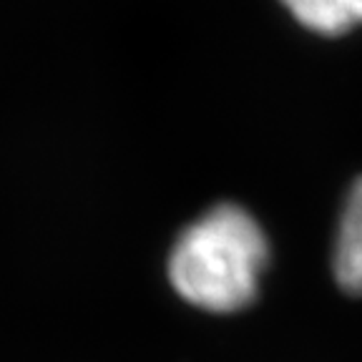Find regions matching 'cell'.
Masks as SVG:
<instances>
[{"label":"cell","instance_id":"cell-1","mask_svg":"<svg viewBox=\"0 0 362 362\" xmlns=\"http://www.w3.org/2000/svg\"><path fill=\"white\" fill-rule=\"evenodd\" d=\"M267 262L269 242L259 221L239 204L221 202L179 234L166 274L184 302L229 315L257 300Z\"/></svg>","mask_w":362,"mask_h":362},{"label":"cell","instance_id":"cell-2","mask_svg":"<svg viewBox=\"0 0 362 362\" xmlns=\"http://www.w3.org/2000/svg\"><path fill=\"white\" fill-rule=\"evenodd\" d=\"M334 282L350 294H362V176L350 187L332 244Z\"/></svg>","mask_w":362,"mask_h":362},{"label":"cell","instance_id":"cell-3","mask_svg":"<svg viewBox=\"0 0 362 362\" xmlns=\"http://www.w3.org/2000/svg\"><path fill=\"white\" fill-rule=\"evenodd\" d=\"M302 28L317 35H342L362 25V0H279Z\"/></svg>","mask_w":362,"mask_h":362}]
</instances>
